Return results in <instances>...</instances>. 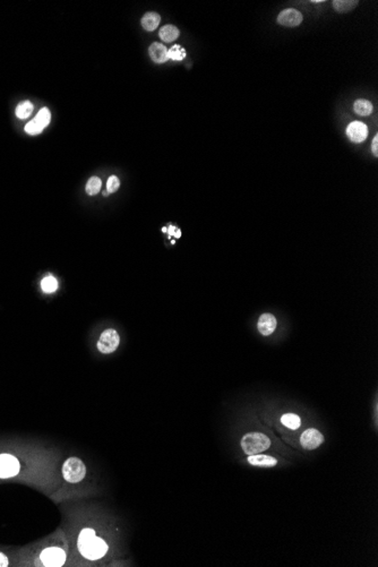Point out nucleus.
I'll use <instances>...</instances> for the list:
<instances>
[{
    "instance_id": "nucleus-7",
    "label": "nucleus",
    "mask_w": 378,
    "mask_h": 567,
    "mask_svg": "<svg viewBox=\"0 0 378 567\" xmlns=\"http://www.w3.org/2000/svg\"><path fill=\"white\" fill-rule=\"evenodd\" d=\"M324 442V437L317 429H307L300 437V444L304 450H315Z\"/></svg>"
},
{
    "instance_id": "nucleus-15",
    "label": "nucleus",
    "mask_w": 378,
    "mask_h": 567,
    "mask_svg": "<svg viewBox=\"0 0 378 567\" xmlns=\"http://www.w3.org/2000/svg\"><path fill=\"white\" fill-rule=\"evenodd\" d=\"M158 35L164 42H172L179 36V29L174 25H166L160 29Z\"/></svg>"
},
{
    "instance_id": "nucleus-3",
    "label": "nucleus",
    "mask_w": 378,
    "mask_h": 567,
    "mask_svg": "<svg viewBox=\"0 0 378 567\" xmlns=\"http://www.w3.org/2000/svg\"><path fill=\"white\" fill-rule=\"evenodd\" d=\"M62 475L68 483L77 484L84 479L86 475V468L82 460L70 458L62 466Z\"/></svg>"
},
{
    "instance_id": "nucleus-8",
    "label": "nucleus",
    "mask_w": 378,
    "mask_h": 567,
    "mask_svg": "<svg viewBox=\"0 0 378 567\" xmlns=\"http://www.w3.org/2000/svg\"><path fill=\"white\" fill-rule=\"evenodd\" d=\"M302 14L294 8H288L278 16V23L286 27H294L302 24Z\"/></svg>"
},
{
    "instance_id": "nucleus-20",
    "label": "nucleus",
    "mask_w": 378,
    "mask_h": 567,
    "mask_svg": "<svg viewBox=\"0 0 378 567\" xmlns=\"http://www.w3.org/2000/svg\"><path fill=\"white\" fill-rule=\"evenodd\" d=\"M41 288L46 293L54 292L58 289V282L54 276H46L41 282Z\"/></svg>"
},
{
    "instance_id": "nucleus-23",
    "label": "nucleus",
    "mask_w": 378,
    "mask_h": 567,
    "mask_svg": "<svg viewBox=\"0 0 378 567\" xmlns=\"http://www.w3.org/2000/svg\"><path fill=\"white\" fill-rule=\"evenodd\" d=\"M44 130L42 128L40 127V125L36 122V119H33V120L30 121L26 126H25V131H26L28 134L30 135H38L40 134L41 131Z\"/></svg>"
},
{
    "instance_id": "nucleus-22",
    "label": "nucleus",
    "mask_w": 378,
    "mask_h": 567,
    "mask_svg": "<svg viewBox=\"0 0 378 567\" xmlns=\"http://www.w3.org/2000/svg\"><path fill=\"white\" fill-rule=\"evenodd\" d=\"M101 185H102V181H101L100 178L92 177L86 184V193L88 195H92V196L96 195L101 189Z\"/></svg>"
},
{
    "instance_id": "nucleus-1",
    "label": "nucleus",
    "mask_w": 378,
    "mask_h": 567,
    "mask_svg": "<svg viewBox=\"0 0 378 567\" xmlns=\"http://www.w3.org/2000/svg\"><path fill=\"white\" fill-rule=\"evenodd\" d=\"M78 549L82 555L91 561H96L108 552V545L101 538L96 537L92 529H84L78 538Z\"/></svg>"
},
{
    "instance_id": "nucleus-11",
    "label": "nucleus",
    "mask_w": 378,
    "mask_h": 567,
    "mask_svg": "<svg viewBox=\"0 0 378 567\" xmlns=\"http://www.w3.org/2000/svg\"><path fill=\"white\" fill-rule=\"evenodd\" d=\"M148 53L152 60L156 63H163L169 60L168 49L162 43H158V42H154L153 44H151L148 49Z\"/></svg>"
},
{
    "instance_id": "nucleus-10",
    "label": "nucleus",
    "mask_w": 378,
    "mask_h": 567,
    "mask_svg": "<svg viewBox=\"0 0 378 567\" xmlns=\"http://www.w3.org/2000/svg\"><path fill=\"white\" fill-rule=\"evenodd\" d=\"M257 327H258V331H260V333L262 335L268 336V335L272 334L274 331H276V318L274 317V315L270 314V313L263 314L258 319Z\"/></svg>"
},
{
    "instance_id": "nucleus-26",
    "label": "nucleus",
    "mask_w": 378,
    "mask_h": 567,
    "mask_svg": "<svg viewBox=\"0 0 378 567\" xmlns=\"http://www.w3.org/2000/svg\"><path fill=\"white\" fill-rule=\"evenodd\" d=\"M6 566H8L7 557L4 555L2 553H0V567H6Z\"/></svg>"
},
{
    "instance_id": "nucleus-2",
    "label": "nucleus",
    "mask_w": 378,
    "mask_h": 567,
    "mask_svg": "<svg viewBox=\"0 0 378 567\" xmlns=\"http://www.w3.org/2000/svg\"><path fill=\"white\" fill-rule=\"evenodd\" d=\"M270 446V441L266 435L262 433H248L242 440V447L248 455L260 454Z\"/></svg>"
},
{
    "instance_id": "nucleus-14",
    "label": "nucleus",
    "mask_w": 378,
    "mask_h": 567,
    "mask_svg": "<svg viewBox=\"0 0 378 567\" xmlns=\"http://www.w3.org/2000/svg\"><path fill=\"white\" fill-rule=\"evenodd\" d=\"M354 110L356 114H359V116H362V117H367V116H370L372 112V102H369L367 100H356L354 104Z\"/></svg>"
},
{
    "instance_id": "nucleus-24",
    "label": "nucleus",
    "mask_w": 378,
    "mask_h": 567,
    "mask_svg": "<svg viewBox=\"0 0 378 567\" xmlns=\"http://www.w3.org/2000/svg\"><path fill=\"white\" fill-rule=\"evenodd\" d=\"M119 186H120V181L118 177L111 176L108 179V182H106V190L109 191V194H112L116 190H118Z\"/></svg>"
},
{
    "instance_id": "nucleus-9",
    "label": "nucleus",
    "mask_w": 378,
    "mask_h": 567,
    "mask_svg": "<svg viewBox=\"0 0 378 567\" xmlns=\"http://www.w3.org/2000/svg\"><path fill=\"white\" fill-rule=\"evenodd\" d=\"M346 136L351 142L362 143L368 136V128L362 121H352L346 127Z\"/></svg>"
},
{
    "instance_id": "nucleus-25",
    "label": "nucleus",
    "mask_w": 378,
    "mask_h": 567,
    "mask_svg": "<svg viewBox=\"0 0 378 567\" xmlns=\"http://www.w3.org/2000/svg\"><path fill=\"white\" fill-rule=\"evenodd\" d=\"M378 135H376L375 137L372 139V151L374 153V155L377 156L378 155Z\"/></svg>"
},
{
    "instance_id": "nucleus-21",
    "label": "nucleus",
    "mask_w": 378,
    "mask_h": 567,
    "mask_svg": "<svg viewBox=\"0 0 378 567\" xmlns=\"http://www.w3.org/2000/svg\"><path fill=\"white\" fill-rule=\"evenodd\" d=\"M36 120V122L40 125V127L42 129H44V128L49 125L50 122V119H51V114L48 108H44L40 110V112L38 113V116L34 118Z\"/></svg>"
},
{
    "instance_id": "nucleus-12",
    "label": "nucleus",
    "mask_w": 378,
    "mask_h": 567,
    "mask_svg": "<svg viewBox=\"0 0 378 567\" xmlns=\"http://www.w3.org/2000/svg\"><path fill=\"white\" fill-rule=\"evenodd\" d=\"M248 463L254 467H260V468H272L276 467L278 463V460L274 459L273 456L264 455V454H254L248 456Z\"/></svg>"
},
{
    "instance_id": "nucleus-16",
    "label": "nucleus",
    "mask_w": 378,
    "mask_h": 567,
    "mask_svg": "<svg viewBox=\"0 0 378 567\" xmlns=\"http://www.w3.org/2000/svg\"><path fill=\"white\" fill-rule=\"evenodd\" d=\"M358 3L356 0H334L333 8L338 12H348L354 10Z\"/></svg>"
},
{
    "instance_id": "nucleus-18",
    "label": "nucleus",
    "mask_w": 378,
    "mask_h": 567,
    "mask_svg": "<svg viewBox=\"0 0 378 567\" xmlns=\"http://www.w3.org/2000/svg\"><path fill=\"white\" fill-rule=\"evenodd\" d=\"M32 111H33V104L28 101H24L22 103L17 105L16 116L20 119H26L28 117L31 116Z\"/></svg>"
},
{
    "instance_id": "nucleus-5",
    "label": "nucleus",
    "mask_w": 378,
    "mask_h": 567,
    "mask_svg": "<svg viewBox=\"0 0 378 567\" xmlns=\"http://www.w3.org/2000/svg\"><path fill=\"white\" fill-rule=\"evenodd\" d=\"M20 462L15 456L10 454L0 455V478H10L20 472Z\"/></svg>"
},
{
    "instance_id": "nucleus-6",
    "label": "nucleus",
    "mask_w": 378,
    "mask_h": 567,
    "mask_svg": "<svg viewBox=\"0 0 378 567\" xmlns=\"http://www.w3.org/2000/svg\"><path fill=\"white\" fill-rule=\"evenodd\" d=\"M40 558L46 566H62L66 561V554L62 549L51 547L44 549Z\"/></svg>"
},
{
    "instance_id": "nucleus-19",
    "label": "nucleus",
    "mask_w": 378,
    "mask_h": 567,
    "mask_svg": "<svg viewBox=\"0 0 378 567\" xmlns=\"http://www.w3.org/2000/svg\"><path fill=\"white\" fill-rule=\"evenodd\" d=\"M168 56H169V59H172V60L176 61H180L186 57V51H184L182 46L176 44L172 46V48L168 49Z\"/></svg>"
},
{
    "instance_id": "nucleus-17",
    "label": "nucleus",
    "mask_w": 378,
    "mask_h": 567,
    "mask_svg": "<svg viewBox=\"0 0 378 567\" xmlns=\"http://www.w3.org/2000/svg\"><path fill=\"white\" fill-rule=\"evenodd\" d=\"M281 423L282 425H284L286 427L294 430L300 427L302 420H300V418L297 415H294V413H286V415H283L281 418Z\"/></svg>"
},
{
    "instance_id": "nucleus-4",
    "label": "nucleus",
    "mask_w": 378,
    "mask_h": 567,
    "mask_svg": "<svg viewBox=\"0 0 378 567\" xmlns=\"http://www.w3.org/2000/svg\"><path fill=\"white\" fill-rule=\"evenodd\" d=\"M120 343V338L117 331L109 328L101 334L98 341V349L102 353H111L117 350Z\"/></svg>"
},
{
    "instance_id": "nucleus-13",
    "label": "nucleus",
    "mask_w": 378,
    "mask_h": 567,
    "mask_svg": "<svg viewBox=\"0 0 378 567\" xmlns=\"http://www.w3.org/2000/svg\"><path fill=\"white\" fill-rule=\"evenodd\" d=\"M161 22V17L156 12H148L142 18V26L145 31H154Z\"/></svg>"
}]
</instances>
